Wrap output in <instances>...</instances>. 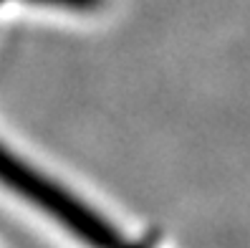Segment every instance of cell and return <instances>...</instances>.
Masks as SVG:
<instances>
[{
  "label": "cell",
  "instance_id": "cell-1",
  "mask_svg": "<svg viewBox=\"0 0 250 248\" xmlns=\"http://www.w3.org/2000/svg\"><path fill=\"white\" fill-rule=\"evenodd\" d=\"M0 182L16 195L33 203L36 208L56 218L63 228H68L76 238L91 248H129L124 238L116 233L99 213L73 198L66 187L56 185L43 172L25 165L8 147L0 144Z\"/></svg>",
  "mask_w": 250,
  "mask_h": 248
},
{
  "label": "cell",
  "instance_id": "cell-2",
  "mask_svg": "<svg viewBox=\"0 0 250 248\" xmlns=\"http://www.w3.org/2000/svg\"><path fill=\"white\" fill-rule=\"evenodd\" d=\"M33 3H46V5H63V8H94L101 0H33Z\"/></svg>",
  "mask_w": 250,
  "mask_h": 248
}]
</instances>
